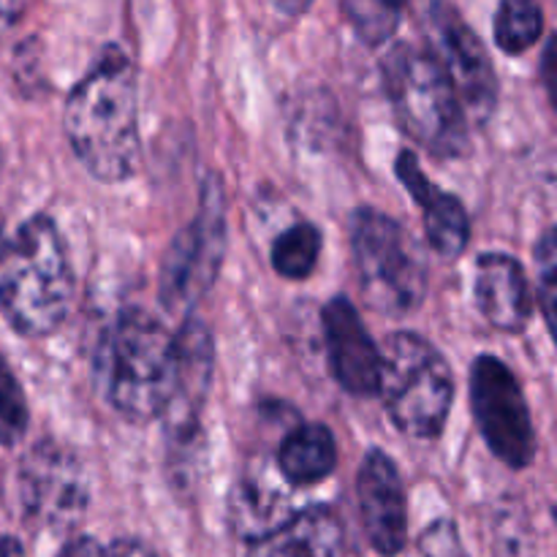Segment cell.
<instances>
[{
	"mask_svg": "<svg viewBox=\"0 0 557 557\" xmlns=\"http://www.w3.org/2000/svg\"><path fill=\"white\" fill-rule=\"evenodd\" d=\"M65 134L82 166L101 183H125L139 169V92L123 47L98 52L65 103Z\"/></svg>",
	"mask_w": 557,
	"mask_h": 557,
	"instance_id": "obj_1",
	"label": "cell"
},
{
	"mask_svg": "<svg viewBox=\"0 0 557 557\" xmlns=\"http://www.w3.org/2000/svg\"><path fill=\"white\" fill-rule=\"evenodd\" d=\"M0 256V310L11 330L33 341L58 332L74 305V272L52 218L22 223Z\"/></svg>",
	"mask_w": 557,
	"mask_h": 557,
	"instance_id": "obj_2",
	"label": "cell"
},
{
	"mask_svg": "<svg viewBox=\"0 0 557 557\" xmlns=\"http://www.w3.org/2000/svg\"><path fill=\"white\" fill-rule=\"evenodd\" d=\"M174 335L141 308L120 310L98 346V381L114 411L128 422L161 417L172 379Z\"/></svg>",
	"mask_w": 557,
	"mask_h": 557,
	"instance_id": "obj_3",
	"label": "cell"
},
{
	"mask_svg": "<svg viewBox=\"0 0 557 557\" xmlns=\"http://www.w3.org/2000/svg\"><path fill=\"white\" fill-rule=\"evenodd\" d=\"M386 96L403 131L438 158L468 150V117L430 47L395 44L381 65Z\"/></svg>",
	"mask_w": 557,
	"mask_h": 557,
	"instance_id": "obj_4",
	"label": "cell"
},
{
	"mask_svg": "<svg viewBox=\"0 0 557 557\" xmlns=\"http://www.w3.org/2000/svg\"><path fill=\"white\" fill-rule=\"evenodd\" d=\"M351 259L364 305L403 319L428 294V264L417 239L384 212L359 207L351 218Z\"/></svg>",
	"mask_w": 557,
	"mask_h": 557,
	"instance_id": "obj_5",
	"label": "cell"
},
{
	"mask_svg": "<svg viewBox=\"0 0 557 557\" xmlns=\"http://www.w3.org/2000/svg\"><path fill=\"white\" fill-rule=\"evenodd\" d=\"M379 392L389 419L411 438H435L449 419L455 379L444 354L417 332H395L381 354Z\"/></svg>",
	"mask_w": 557,
	"mask_h": 557,
	"instance_id": "obj_6",
	"label": "cell"
},
{
	"mask_svg": "<svg viewBox=\"0 0 557 557\" xmlns=\"http://www.w3.org/2000/svg\"><path fill=\"white\" fill-rule=\"evenodd\" d=\"M226 253V199L223 185L210 174L194 221L174 237L163 256L161 302L172 313H190L215 283Z\"/></svg>",
	"mask_w": 557,
	"mask_h": 557,
	"instance_id": "obj_7",
	"label": "cell"
},
{
	"mask_svg": "<svg viewBox=\"0 0 557 557\" xmlns=\"http://www.w3.org/2000/svg\"><path fill=\"white\" fill-rule=\"evenodd\" d=\"M16 495L25 520L47 533H69L87 511V476L76 455L54 441L33 446L16 471Z\"/></svg>",
	"mask_w": 557,
	"mask_h": 557,
	"instance_id": "obj_8",
	"label": "cell"
},
{
	"mask_svg": "<svg viewBox=\"0 0 557 557\" xmlns=\"http://www.w3.org/2000/svg\"><path fill=\"white\" fill-rule=\"evenodd\" d=\"M471 406L484 444L509 468H528L536 457V430L517 375L493 354L471 368Z\"/></svg>",
	"mask_w": 557,
	"mask_h": 557,
	"instance_id": "obj_9",
	"label": "cell"
},
{
	"mask_svg": "<svg viewBox=\"0 0 557 557\" xmlns=\"http://www.w3.org/2000/svg\"><path fill=\"white\" fill-rule=\"evenodd\" d=\"M430 49L451 79L468 123L490 120L498 103V76L482 38L446 3L430 11Z\"/></svg>",
	"mask_w": 557,
	"mask_h": 557,
	"instance_id": "obj_10",
	"label": "cell"
},
{
	"mask_svg": "<svg viewBox=\"0 0 557 557\" xmlns=\"http://www.w3.org/2000/svg\"><path fill=\"white\" fill-rule=\"evenodd\" d=\"M212 384V335L199 319H185L174 335L172 379L161 417L166 422L169 438L188 444L199 430V413L205 408Z\"/></svg>",
	"mask_w": 557,
	"mask_h": 557,
	"instance_id": "obj_11",
	"label": "cell"
},
{
	"mask_svg": "<svg viewBox=\"0 0 557 557\" xmlns=\"http://www.w3.org/2000/svg\"><path fill=\"white\" fill-rule=\"evenodd\" d=\"M359 517L370 547L397 557L408 542V506L400 471L386 451L370 449L357 473Z\"/></svg>",
	"mask_w": 557,
	"mask_h": 557,
	"instance_id": "obj_12",
	"label": "cell"
},
{
	"mask_svg": "<svg viewBox=\"0 0 557 557\" xmlns=\"http://www.w3.org/2000/svg\"><path fill=\"white\" fill-rule=\"evenodd\" d=\"M324 337L330 368L337 384L357 397L379 395L381 351L370 337L368 326L359 319L348 297H332L324 305Z\"/></svg>",
	"mask_w": 557,
	"mask_h": 557,
	"instance_id": "obj_13",
	"label": "cell"
},
{
	"mask_svg": "<svg viewBox=\"0 0 557 557\" xmlns=\"http://www.w3.org/2000/svg\"><path fill=\"white\" fill-rule=\"evenodd\" d=\"M395 174L408 194L422 207L428 243L441 259H457L471 239V221L457 196L441 190L419 166V158L411 150H403L395 161Z\"/></svg>",
	"mask_w": 557,
	"mask_h": 557,
	"instance_id": "obj_14",
	"label": "cell"
},
{
	"mask_svg": "<svg viewBox=\"0 0 557 557\" xmlns=\"http://www.w3.org/2000/svg\"><path fill=\"white\" fill-rule=\"evenodd\" d=\"M476 308L495 330L522 332L531 321L533 299L528 275L520 261L509 253H482L473 277Z\"/></svg>",
	"mask_w": 557,
	"mask_h": 557,
	"instance_id": "obj_15",
	"label": "cell"
},
{
	"mask_svg": "<svg viewBox=\"0 0 557 557\" xmlns=\"http://www.w3.org/2000/svg\"><path fill=\"white\" fill-rule=\"evenodd\" d=\"M343 544L341 517L330 506H310L253 539L245 557H343Z\"/></svg>",
	"mask_w": 557,
	"mask_h": 557,
	"instance_id": "obj_16",
	"label": "cell"
},
{
	"mask_svg": "<svg viewBox=\"0 0 557 557\" xmlns=\"http://www.w3.org/2000/svg\"><path fill=\"white\" fill-rule=\"evenodd\" d=\"M337 441L326 424H299L277 449V471L294 487H313L335 473Z\"/></svg>",
	"mask_w": 557,
	"mask_h": 557,
	"instance_id": "obj_17",
	"label": "cell"
},
{
	"mask_svg": "<svg viewBox=\"0 0 557 557\" xmlns=\"http://www.w3.org/2000/svg\"><path fill=\"white\" fill-rule=\"evenodd\" d=\"M286 517V498L281 490L259 482V479H248L232 495V525L248 542L264 536Z\"/></svg>",
	"mask_w": 557,
	"mask_h": 557,
	"instance_id": "obj_18",
	"label": "cell"
},
{
	"mask_svg": "<svg viewBox=\"0 0 557 557\" xmlns=\"http://www.w3.org/2000/svg\"><path fill=\"white\" fill-rule=\"evenodd\" d=\"M544 11L539 0H500L495 11V44L506 54H522L542 38Z\"/></svg>",
	"mask_w": 557,
	"mask_h": 557,
	"instance_id": "obj_19",
	"label": "cell"
},
{
	"mask_svg": "<svg viewBox=\"0 0 557 557\" xmlns=\"http://www.w3.org/2000/svg\"><path fill=\"white\" fill-rule=\"evenodd\" d=\"M321 253V232L313 223H294L272 243V267L286 281L313 275Z\"/></svg>",
	"mask_w": 557,
	"mask_h": 557,
	"instance_id": "obj_20",
	"label": "cell"
},
{
	"mask_svg": "<svg viewBox=\"0 0 557 557\" xmlns=\"http://www.w3.org/2000/svg\"><path fill=\"white\" fill-rule=\"evenodd\" d=\"M408 0H341L348 25L368 47H381L400 27Z\"/></svg>",
	"mask_w": 557,
	"mask_h": 557,
	"instance_id": "obj_21",
	"label": "cell"
},
{
	"mask_svg": "<svg viewBox=\"0 0 557 557\" xmlns=\"http://www.w3.org/2000/svg\"><path fill=\"white\" fill-rule=\"evenodd\" d=\"M27 430V403L20 381L0 359V444L14 446Z\"/></svg>",
	"mask_w": 557,
	"mask_h": 557,
	"instance_id": "obj_22",
	"label": "cell"
},
{
	"mask_svg": "<svg viewBox=\"0 0 557 557\" xmlns=\"http://www.w3.org/2000/svg\"><path fill=\"white\" fill-rule=\"evenodd\" d=\"M536 261H539V286H542V305H544V315H547V324L553 326L555 319V232H547L542 237L536 248Z\"/></svg>",
	"mask_w": 557,
	"mask_h": 557,
	"instance_id": "obj_23",
	"label": "cell"
},
{
	"mask_svg": "<svg viewBox=\"0 0 557 557\" xmlns=\"http://www.w3.org/2000/svg\"><path fill=\"white\" fill-rule=\"evenodd\" d=\"M422 557H462L460 539L451 522H435L422 536Z\"/></svg>",
	"mask_w": 557,
	"mask_h": 557,
	"instance_id": "obj_24",
	"label": "cell"
},
{
	"mask_svg": "<svg viewBox=\"0 0 557 557\" xmlns=\"http://www.w3.org/2000/svg\"><path fill=\"white\" fill-rule=\"evenodd\" d=\"M58 557H107V547L92 536H74L63 544Z\"/></svg>",
	"mask_w": 557,
	"mask_h": 557,
	"instance_id": "obj_25",
	"label": "cell"
},
{
	"mask_svg": "<svg viewBox=\"0 0 557 557\" xmlns=\"http://www.w3.org/2000/svg\"><path fill=\"white\" fill-rule=\"evenodd\" d=\"M107 557H158V553L139 539H117L107 547Z\"/></svg>",
	"mask_w": 557,
	"mask_h": 557,
	"instance_id": "obj_26",
	"label": "cell"
},
{
	"mask_svg": "<svg viewBox=\"0 0 557 557\" xmlns=\"http://www.w3.org/2000/svg\"><path fill=\"white\" fill-rule=\"evenodd\" d=\"M25 3L27 0H0V25H11V22L20 20Z\"/></svg>",
	"mask_w": 557,
	"mask_h": 557,
	"instance_id": "obj_27",
	"label": "cell"
},
{
	"mask_svg": "<svg viewBox=\"0 0 557 557\" xmlns=\"http://www.w3.org/2000/svg\"><path fill=\"white\" fill-rule=\"evenodd\" d=\"M272 5H275V9L281 11V14L299 16V14H305V11H308L310 5H313V0H272Z\"/></svg>",
	"mask_w": 557,
	"mask_h": 557,
	"instance_id": "obj_28",
	"label": "cell"
},
{
	"mask_svg": "<svg viewBox=\"0 0 557 557\" xmlns=\"http://www.w3.org/2000/svg\"><path fill=\"white\" fill-rule=\"evenodd\" d=\"M0 557H27V553L20 539L0 536Z\"/></svg>",
	"mask_w": 557,
	"mask_h": 557,
	"instance_id": "obj_29",
	"label": "cell"
},
{
	"mask_svg": "<svg viewBox=\"0 0 557 557\" xmlns=\"http://www.w3.org/2000/svg\"><path fill=\"white\" fill-rule=\"evenodd\" d=\"M0 253H3V223H0Z\"/></svg>",
	"mask_w": 557,
	"mask_h": 557,
	"instance_id": "obj_30",
	"label": "cell"
}]
</instances>
